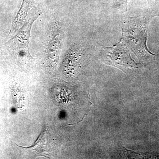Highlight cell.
<instances>
[{
	"label": "cell",
	"mask_w": 159,
	"mask_h": 159,
	"mask_svg": "<svg viewBox=\"0 0 159 159\" xmlns=\"http://www.w3.org/2000/svg\"><path fill=\"white\" fill-rule=\"evenodd\" d=\"M29 148L35 151L39 155L51 158L59 153L61 144L57 138L51 134L48 129H45L34 145L27 148Z\"/></svg>",
	"instance_id": "obj_4"
},
{
	"label": "cell",
	"mask_w": 159,
	"mask_h": 159,
	"mask_svg": "<svg viewBox=\"0 0 159 159\" xmlns=\"http://www.w3.org/2000/svg\"><path fill=\"white\" fill-rule=\"evenodd\" d=\"M34 8V0H23L22 4L18 13L12 24L10 33H14L28 21L29 13Z\"/></svg>",
	"instance_id": "obj_5"
},
{
	"label": "cell",
	"mask_w": 159,
	"mask_h": 159,
	"mask_svg": "<svg viewBox=\"0 0 159 159\" xmlns=\"http://www.w3.org/2000/svg\"><path fill=\"white\" fill-rule=\"evenodd\" d=\"M129 0H112V7L126 12L127 11V5Z\"/></svg>",
	"instance_id": "obj_7"
},
{
	"label": "cell",
	"mask_w": 159,
	"mask_h": 159,
	"mask_svg": "<svg viewBox=\"0 0 159 159\" xmlns=\"http://www.w3.org/2000/svg\"><path fill=\"white\" fill-rule=\"evenodd\" d=\"M101 53L106 64L116 67L122 71L128 68H135L138 65L131 57L126 43L122 39L112 47H102Z\"/></svg>",
	"instance_id": "obj_2"
},
{
	"label": "cell",
	"mask_w": 159,
	"mask_h": 159,
	"mask_svg": "<svg viewBox=\"0 0 159 159\" xmlns=\"http://www.w3.org/2000/svg\"><path fill=\"white\" fill-rule=\"evenodd\" d=\"M122 28L121 39L127 43L132 51L138 57L145 58L155 56L146 46L149 21L145 17H128Z\"/></svg>",
	"instance_id": "obj_1"
},
{
	"label": "cell",
	"mask_w": 159,
	"mask_h": 159,
	"mask_svg": "<svg viewBox=\"0 0 159 159\" xmlns=\"http://www.w3.org/2000/svg\"><path fill=\"white\" fill-rule=\"evenodd\" d=\"M38 17H34L26 22L9 43L10 50L13 51L18 60L24 65L27 64L33 59L29 52V38L32 25Z\"/></svg>",
	"instance_id": "obj_3"
},
{
	"label": "cell",
	"mask_w": 159,
	"mask_h": 159,
	"mask_svg": "<svg viewBox=\"0 0 159 159\" xmlns=\"http://www.w3.org/2000/svg\"><path fill=\"white\" fill-rule=\"evenodd\" d=\"M13 97L16 105L17 108H22L25 106V97L24 91L19 87H14L13 89Z\"/></svg>",
	"instance_id": "obj_6"
}]
</instances>
